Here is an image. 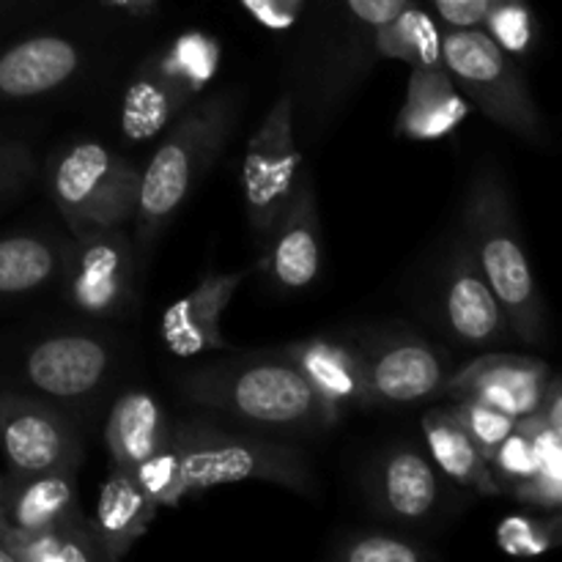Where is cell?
<instances>
[{"mask_svg": "<svg viewBox=\"0 0 562 562\" xmlns=\"http://www.w3.org/2000/svg\"><path fill=\"white\" fill-rule=\"evenodd\" d=\"M0 543L16 562H108L97 530L82 510L44 530H16L5 525Z\"/></svg>", "mask_w": 562, "mask_h": 562, "instance_id": "obj_27", "label": "cell"}, {"mask_svg": "<svg viewBox=\"0 0 562 562\" xmlns=\"http://www.w3.org/2000/svg\"><path fill=\"white\" fill-rule=\"evenodd\" d=\"M294 93H283L247 140L241 190L247 223L261 241L269 239L305 179L302 148L294 135Z\"/></svg>", "mask_w": 562, "mask_h": 562, "instance_id": "obj_8", "label": "cell"}, {"mask_svg": "<svg viewBox=\"0 0 562 562\" xmlns=\"http://www.w3.org/2000/svg\"><path fill=\"white\" fill-rule=\"evenodd\" d=\"M245 278L247 272H212L190 294L176 300L159 322L165 349L176 357L228 349L223 335V311Z\"/></svg>", "mask_w": 562, "mask_h": 562, "instance_id": "obj_17", "label": "cell"}, {"mask_svg": "<svg viewBox=\"0 0 562 562\" xmlns=\"http://www.w3.org/2000/svg\"><path fill=\"white\" fill-rule=\"evenodd\" d=\"M450 27H481L488 0H431Z\"/></svg>", "mask_w": 562, "mask_h": 562, "instance_id": "obj_35", "label": "cell"}, {"mask_svg": "<svg viewBox=\"0 0 562 562\" xmlns=\"http://www.w3.org/2000/svg\"><path fill=\"white\" fill-rule=\"evenodd\" d=\"M470 115V102L448 66H415L406 82L395 132L412 143H437L453 135Z\"/></svg>", "mask_w": 562, "mask_h": 562, "instance_id": "obj_20", "label": "cell"}, {"mask_svg": "<svg viewBox=\"0 0 562 562\" xmlns=\"http://www.w3.org/2000/svg\"><path fill=\"white\" fill-rule=\"evenodd\" d=\"M36 173V162L25 143L0 140V203L22 190Z\"/></svg>", "mask_w": 562, "mask_h": 562, "instance_id": "obj_34", "label": "cell"}, {"mask_svg": "<svg viewBox=\"0 0 562 562\" xmlns=\"http://www.w3.org/2000/svg\"><path fill=\"white\" fill-rule=\"evenodd\" d=\"M157 510L154 499L143 492L130 470L110 464V475L99 488L97 514L91 519L104 549V560L119 562L126 558L157 519Z\"/></svg>", "mask_w": 562, "mask_h": 562, "instance_id": "obj_22", "label": "cell"}, {"mask_svg": "<svg viewBox=\"0 0 562 562\" xmlns=\"http://www.w3.org/2000/svg\"><path fill=\"white\" fill-rule=\"evenodd\" d=\"M102 3L130 16H151L157 9V0H102Z\"/></svg>", "mask_w": 562, "mask_h": 562, "instance_id": "obj_37", "label": "cell"}, {"mask_svg": "<svg viewBox=\"0 0 562 562\" xmlns=\"http://www.w3.org/2000/svg\"><path fill=\"white\" fill-rule=\"evenodd\" d=\"M483 31L514 58H525L538 42V22L527 0H488Z\"/></svg>", "mask_w": 562, "mask_h": 562, "instance_id": "obj_29", "label": "cell"}, {"mask_svg": "<svg viewBox=\"0 0 562 562\" xmlns=\"http://www.w3.org/2000/svg\"><path fill=\"white\" fill-rule=\"evenodd\" d=\"M442 55L456 86L488 121L532 146H547V121L519 64L483 27H448Z\"/></svg>", "mask_w": 562, "mask_h": 562, "instance_id": "obj_7", "label": "cell"}, {"mask_svg": "<svg viewBox=\"0 0 562 562\" xmlns=\"http://www.w3.org/2000/svg\"><path fill=\"white\" fill-rule=\"evenodd\" d=\"M86 66V49L60 33H38L0 53V104L36 99L69 86Z\"/></svg>", "mask_w": 562, "mask_h": 562, "instance_id": "obj_18", "label": "cell"}, {"mask_svg": "<svg viewBox=\"0 0 562 562\" xmlns=\"http://www.w3.org/2000/svg\"><path fill=\"white\" fill-rule=\"evenodd\" d=\"M0 448L11 475L80 472L86 461L82 434L64 406L9 387H0Z\"/></svg>", "mask_w": 562, "mask_h": 562, "instance_id": "obj_9", "label": "cell"}, {"mask_svg": "<svg viewBox=\"0 0 562 562\" xmlns=\"http://www.w3.org/2000/svg\"><path fill=\"white\" fill-rule=\"evenodd\" d=\"M5 530V519H3V510H0V532Z\"/></svg>", "mask_w": 562, "mask_h": 562, "instance_id": "obj_40", "label": "cell"}, {"mask_svg": "<svg viewBox=\"0 0 562 562\" xmlns=\"http://www.w3.org/2000/svg\"><path fill=\"white\" fill-rule=\"evenodd\" d=\"M423 437H426L428 453L434 464L459 486L472 488L483 497H497L503 483L492 472V464L483 459L477 445L464 431L450 409H431L423 415Z\"/></svg>", "mask_w": 562, "mask_h": 562, "instance_id": "obj_26", "label": "cell"}, {"mask_svg": "<svg viewBox=\"0 0 562 562\" xmlns=\"http://www.w3.org/2000/svg\"><path fill=\"white\" fill-rule=\"evenodd\" d=\"M280 351L340 415L349 406H371L366 366H362L357 340L338 338V335H313V338L294 340Z\"/></svg>", "mask_w": 562, "mask_h": 562, "instance_id": "obj_19", "label": "cell"}, {"mask_svg": "<svg viewBox=\"0 0 562 562\" xmlns=\"http://www.w3.org/2000/svg\"><path fill=\"white\" fill-rule=\"evenodd\" d=\"M0 510L9 527L16 530H44L66 521L80 510L77 505V472L49 470L36 475L5 472Z\"/></svg>", "mask_w": 562, "mask_h": 562, "instance_id": "obj_24", "label": "cell"}, {"mask_svg": "<svg viewBox=\"0 0 562 562\" xmlns=\"http://www.w3.org/2000/svg\"><path fill=\"white\" fill-rule=\"evenodd\" d=\"M113 362V346L102 335L55 333L36 340L20 368L33 395L69 409L88 404L104 387Z\"/></svg>", "mask_w": 562, "mask_h": 562, "instance_id": "obj_13", "label": "cell"}, {"mask_svg": "<svg viewBox=\"0 0 562 562\" xmlns=\"http://www.w3.org/2000/svg\"><path fill=\"white\" fill-rule=\"evenodd\" d=\"M143 170L99 140H77L49 165V195L71 236L135 223Z\"/></svg>", "mask_w": 562, "mask_h": 562, "instance_id": "obj_6", "label": "cell"}, {"mask_svg": "<svg viewBox=\"0 0 562 562\" xmlns=\"http://www.w3.org/2000/svg\"><path fill=\"white\" fill-rule=\"evenodd\" d=\"M456 420L464 426V431L470 434L472 442L477 445V450L483 453V459L492 461V456L497 453L499 445L505 442L510 431L516 428V417L505 415V412L494 409L492 404L477 398H459L456 406H450Z\"/></svg>", "mask_w": 562, "mask_h": 562, "instance_id": "obj_32", "label": "cell"}, {"mask_svg": "<svg viewBox=\"0 0 562 562\" xmlns=\"http://www.w3.org/2000/svg\"><path fill=\"white\" fill-rule=\"evenodd\" d=\"M371 494L384 516L420 521L437 508L439 477L420 450L412 445H395L373 467Z\"/></svg>", "mask_w": 562, "mask_h": 562, "instance_id": "obj_21", "label": "cell"}, {"mask_svg": "<svg viewBox=\"0 0 562 562\" xmlns=\"http://www.w3.org/2000/svg\"><path fill=\"white\" fill-rule=\"evenodd\" d=\"M239 108V93L234 88H223L212 97H198L168 126V135L162 137L140 179V201L132 236L140 263H146L148 250L165 225L179 214L198 181L228 146Z\"/></svg>", "mask_w": 562, "mask_h": 562, "instance_id": "obj_2", "label": "cell"}, {"mask_svg": "<svg viewBox=\"0 0 562 562\" xmlns=\"http://www.w3.org/2000/svg\"><path fill=\"white\" fill-rule=\"evenodd\" d=\"M409 0H344L340 3L338 31L329 44H324V58L318 64L316 88L318 97L313 102L316 119L313 126L324 130V121L349 102L360 82L371 75L376 58V33L398 14Z\"/></svg>", "mask_w": 562, "mask_h": 562, "instance_id": "obj_12", "label": "cell"}, {"mask_svg": "<svg viewBox=\"0 0 562 562\" xmlns=\"http://www.w3.org/2000/svg\"><path fill=\"white\" fill-rule=\"evenodd\" d=\"M176 387L203 409L269 434H316L340 420L280 349L209 360L176 376Z\"/></svg>", "mask_w": 562, "mask_h": 562, "instance_id": "obj_1", "label": "cell"}, {"mask_svg": "<svg viewBox=\"0 0 562 562\" xmlns=\"http://www.w3.org/2000/svg\"><path fill=\"white\" fill-rule=\"evenodd\" d=\"M220 42L184 31L143 58L121 97V135L143 143L168 130L220 71Z\"/></svg>", "mask_w": 562, "mask_h": 562, "instance_id": "obj_5", "label": "cell"}, {"mask_svg": "<svg viewBox=\"0 0 562 562\" xmlns=\"http://www.w3.org/2000/svg\"><path fill=\"white\" fill-rule=\"evenodd\" d=\"M69 239L49 234H11L0 239V302L27 300L60 283Z\"/></svg>", "mask_w": 562, "mask_h": 562, "instance_id": "obj_25", "label": "cell"}, {"mask_svg": "<svg viewBox=\"0 0 562 562\" xmlns=\"http://www.w3.org/2000/svg\"><path fill=\"white\" fill-rule=\"evenodd\" d=\"M335 558L344 562H423L431 552L395 532H355L335 547Z\"/></svg>", "mask_w": 562, "mask_h": 562, "instance_id": "obj_31", "label": "cell"}, {"mask_svg": "<svg viewBox=\"0 0 562 562\" xmlns=\"http://www.w3.org/2000/svg\"><path fill=\"white\" fill-rule=\"evenodd\" d=\"M173 445L179 450L181 499L247 481L274 483L296 494L316 492L311 461L289 442L231 431L212 420H179L173 423Z\"/></svg>", "mask_w": 562, "mask_h": 562, "instance_id": "obj_4", "label": "cell"}, {"mask_svg": "<svg viewBox=\"0 0 562 562\" xmlns=\"http://www.w3.org/2000/svg\"><path fill=\"white\" fill-rule=\"evenodd\" d=\"M0 562H16V560H14V554H11L9 549L3 547V543H0Z\"/></svg>", "mask_w": 562, "mask_h": 562, "instance_id": "obj_38", "label": "cell"}, {"mask_svg": "<svg viewBox=\"0 0 562 562\" xmlns=\"http://www.w3.org/2000/svg\"><path fill=\"white\" fill-rule=\"evenodd\" d=\"M3 486H5V475L0 472V497H3Z\"/></svg>", "mask_w": 562, "mask_h": 562, "instance_id": "obj_39", "label": "cell"}, {"mask_svg": "<svg viewBox=\"0 0 562 562\" xmlns=\"http://www.w3.org/2000/svg\"><path fill=\"white\" fill-rule=\"evenodd\" d=\"M434 313L442 333L464 349H488L514 335L503 305L477 269L464 239L448 252L439 269Z\"/></svg>", "mask_w": 562, "mask_h": 562, "instance_id": "obj_14", "label": "cell"}, {"mask_svg": "<svg viewBox=\"0 0 562 562\" xmlns=\"http://www.w3.org/2000/svg\"><path fill=\"white\" fill-rule=\"evenodd\" d=\"M488 464H492V472L499 483H508L514 488L519 483L532 481L541 472V453H538V445L532 442L530 434L521 431L519 423H516V428L505 437V442L499 445Z\"/></svg>", "mask_w": 562, "mask_h": 562, "instance_id": "obj_33", "label": "cell"}, {"mask_svg": "<svg viewBox=\"0 0 562 562\" xmlns=\"http://www.w3.org/2000/svg\"><path fill=\"white\" fill-rule=\"evenodd\" d=\"M538 412H541L554 428H560L562 431V376H552V382H549L547 387V395H543L541 409Z\"/></svg>", "mask_w": 562, "mask_h": 562, "instance_id": "obj_36", "label": "cell"}, {"mask_svg": "<svg viewBox=\"0 0 562 562\" xmlns=\"http://www.w3.org/2000/svg\"><path fill=\"white\" fill-rule=\"evenodd\" d=\"M497 547L514 558H532V554L552 552L562 547V514L538 516L510 514L497 527Z\"/></svg>", "mask_w": 562, "mask_h": 562, "instance_id": "obj_30", "label": "cell"}, {"mask_svg": "<svg viewBox=\"0 0 562 562\" xmlns=\"http://www.w3.org/2000/svg\"><path fill=\"white\" fill-rule=\"evenodd\" d=\"M170 431L173 420L148 390H126L113 404L104 426L110 464L135 470L168 442Z\"/></svg>", "mask_w": 562, "mask_h": 562, "instance_id": "obj_23", "label": "cell"}, {"mask_svg": "<svg viewBox=\"0 0 562 562\" xmlns=\"http://www.w3.org/2000/svg\"><path fill=\"white\" fill-rule=\"evenodd\" d=\"M552 371L538 357L483 355L450 373L445 390L456 398H477L505 415L530 417L541 409Z\"/></svg>", "mask_w": 562, "mask_h": 562, "instance_id": "obj_15", "label": "cell"}, {"mask_svg": "<svg viewBox=\"0 0 562 562\" xmlns=\"http://www.w3.org/2000/svg\"><path fill=\"white\" fill-rule=\"evenodd\" d=\"M324 263L322 217L307 176L267 239V272L280 291L311 289Z\"/></svg>", "mask_w": 562, "mask_h": 562, "instance_id": "obj_16", "label": "cell"}, {"mask_svg": "<svg viewBox=\"0 0 562 562\" xmlns=\"http://www.w3.org/2000/svg\"><path fill=\"white\" fill-rule=\"evenodd\" d=\"M373 49H376V58L404 60L412 69L415 66H445L442 31H439L437 20L415 0H409L376 33Z\"/></svg>", "mask_w": 562, "mask_h": 562, "instance_id": "obj_28", "label": "cell"}, {"mask_svg": "<svg viewBox=\"0 0 562 562\" xmlns=\"http://www.w3.org/2000/svg\"><path fill=\"white\" fill-rule=\"evenodd\" d=\"M135 239L126 228H99L71 236L64 283L69 305L82 316L119 318L135 302Z\"/></svg>", "mask_w": 562, "mask_h": 562, "instance_id": "obj_10", "label": "cell"}, {"mask_svg": "<svg viewBox=\"0 0 562 562\" xmlns=\"http://www.w3.org/2000/svg\"><path fill=\"white\" fill-rule=\"evenodd\" d=\"M368 379L371 406L420 404L442 393L448 357L431 340L406 329H379L357 340Z\"/></svg>", "mask_w": 562, "mask_h": 562, "instance_id": "obj_11", "label": "cell"}, {"mask_svg": "<svg viewBox=\"0 0 562 562\" xmlns=\"http://www.w3.org/2000/svg\"><path fill=\"white\" fill-rule=\"evenodd\" d=\"M461 212V239L503 305L514 338L543 344L547 305L521 241L508 184L497 168H483L472 179Z\"/></svg>", "mask_w": 562, "mask_h": 562, "instance_id": "obj_3", "label": "cell"}]
</instances>
